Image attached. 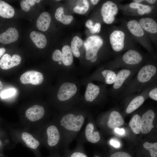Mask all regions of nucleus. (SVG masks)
<instances>
[{"instance_id":"nucleus-1","label":"nucleus","mask_w":157,"mask_h":157,"mask_svg":"<svg viewBox=\"0 0 157 157\" xmlns=\"http://www.w3.org/2000/svg\"><path fill=\"white\" fill-rule=\"evenodd\" d=\"M103 41L102 38L98 35H92L88 37L84 43L85 49V58L92 62L97 59L98 51L102 46Z\"/></svg>"},{"instance_id":"nucleus-2","label":"nucleus","mask_w":157,"mask_h":157,"mask_svg":"<svg viewBox=\"0 0 157 157\" xmlns=\"http://www.w3.org/2000/svg\"><path fill=\"white\" fill-rule=\"evenodd\" d=\"M84 121L82 115L77 116L72 114L64 116L60 121V125L66 129L72 131L78 132L81 129Z\"/></svg>"},{"instance_id":"nucleus-3","label":"nucleus","mask_w":157,"mask_h":157,"mask_svg":"<svg viewBox=\"0 0 157 157\" xmlns=\"http://www.w3.org/2000/svg\"><path fill=\"white\" fill-rule=\"evenodd\" d=\"M118 10L117 5L112 1H108L104 3L101 9V14L104 22L108 24L112 23Z\"/></svg>"},{"instance_id":"nucleus-4","label":"nucleus","mask_w":157,"mask_h":157,"mask_svg":"<svg viewBox=\"0 0 157 157\" xmlns=\"http://www.w3.org/2000/svg\"><path fill=\"white\" fill-rule=\"evenodd\" d=\"M52 59L56 61H61L66 66L71 65L73 62V56L70 47L65 45L62 49V52L58 49L55 50L52 54Z\"/></svg>"},{"instance_id":"nucleus-5","label":"nucleus","mask_w":157,"mask_h":157,"mask_svg":"<svg viewBox=\"0 0 157 157\" xmlns=\"http://www.w3.org/2000/svg\"><path fill=\"white\" fill-rule=\"evenodd\" d=\"M43 80L42 74L34 70L26 71L20 77L21 83L24 84L31 83L33 85H39L42 83Z\"/></svg>"},{"instance_id":"nucleus-6","label":"nucleus","mask_w":157,"mask_h":157,"mask_svg":"<svg viewBox=\"0 0 157 157\" xmlns=\"http://www.w3.org/2000/svg\"><path fill=\"white\" fill-rule=\"evenodd\" d=\"M76 91L77 88L74 84L65 83L60 87L57 94V98L60 101L67 100L74 96Z\"/></svg>"},{"instance_id":"nucleus-7","label":"nucleus","mask_w":157,"mask_h":157,"mask_svg":"<svg viewBox=\"0 0 157 157\" xmlns=\"http://www.w3.org/2000/svg\"><path fill=\"white\" fill-rule=\"evenodd\" d=\"M124 33L122 31L115 30L110 37V41L113 49L116 51L122 50L124 46Z\"/></svg>"},{"instance_id":"nucleus-8","label":"nucleus","mask_w":157,"mask_h":157,"mask_svg":"<svg viewBox=\"0 0 157 157\" xmlns=\"http://www.w3.org/2000/svg\"><path fill=\"white\" fill-rule=\"evenodd\" d=\"M155 117L154 112L149 110L142 115L141 118L140 130L143 134L149 133L152 128H154L153 121Z\"/></svg>"},{"instance_id":"nucleus-9","label":"nucleus","mask_w":157,"mask_h":157,"mask_svg":"<svg viewBox=\"0 0 157 157\" xmlns=\"http://www.w3.org/2000/svg\"><path fill=\"white\" fill-rule=\"evenodd\" d=\"M21 58L18 54H14L11 57L7 53L3 55L0 60V67L3 69H8L19 65Z\"/></svg>"},{"instance_id":"nucleus-10","label":"nucleus","mask_w":157,"mask_h":157,"mask_svg":"<svg viewBox=\"0 0 157 157\" xmlns=\"http://www.w3.org/2000/svg\"><path fill=\"white\" fill-rule=\"evenodd\" d=\"M157 71L154 65H148L143 67L137 75L138 81L141 83H145L149 81L155 74Z\"/></svg>"},{"instance_id":"nucleus-11","label":"nucleus","mask_w":157,"mask_h":157,"mask_svg":"<svg viewBox=\"0 0 157 157\" xmlns=\"http://www.w3.org/2000/svg\"><path fill=\"white\" fill-rule=\"evenodd\" d=\"M44 113V108L42 106L35 105L28 108L26 112V117L30 121H38L43 116Z\"/></svg>"},{"instance_id":"nucleus-12","label":"nucleus","mask_w":157,"mask_h":157,"mask_svg":"<svg viewBox=\"0 0 157 157\" xmlns=\"http://www.w3.org/2000/svg\"><path fill=\"white\" fill-rule=\"evenodd\" d=\"M19 37L17 31L15 28L11 27L0 35V42L7 44L16 41Z\"/></svg>"},{"instance_id":"nucleus-13","label":"nucleus","mask_w":157,"mask_h":157,"mask_svg":"<svg viewBox=\"0 0 157 157\" xmlns=\"http://www.w3.org/2000/svg\"><path fill=\"white\" fill-rule=\"evenodd\" d=\"M123 60L127 64L134 65L140 63L142 60V57L137 51L130 49L124 53L123 56Z\"/></svg>"},{"instance_id":"nucleus-14","label":"nucleus","mask_w":157,"mask_h":157,"mask_svg":"<svg viewBox=\"0 0 157 157\" xmlns=\"http://www.w3.org/2000/svg\"><path fill=\"white\" fill-rule=\"evenodd\" d=\"M47 143L50 146H54L58 143L60 138V134L57 127L54 125L49 126L47 129Z\"/></svg>"},{"instance_id":"nucleus-15","label":"nucleus","mask_w":157,"mask_h":157,"mask_svg":"<svg viewBox=\"0 0 157 157\" xmlns=\"http://www.w3.org/2000/svg\"><path fill=\"white\" fill-rule=\"evenodd\" d=\"M139 23L142 29L152 33L157 32V23L152 19L149 17L141 18Z\"/></svg>"},{"instance_id":"nucleus-16","label":"nucleus","mask_w":157,"mask_h":157,"mask_svg":"<svg viewBox=\"0 0 157 157\" xmlns=\"http://www.w3.org/2000/svg\"><path fill=\"white\" fill-rule=\"evenodd\" d=\"M124 123V119L120 113L117 111H114L110 115L107 125L110 129H115L122 126Z\"/></svg>"},{"instance_id":"nucleus-17","label":"nucleus","mask_w":157,"mask_h":157,"mask_svg":"<svg viewBox=\"0 0 157 157\" xmlns=\"http://www.w3.org/2000/svg\"><path fill=\"white\" fill-rule=\"evenodd\" d=\"M51 19V16L48 13L43 12L38 17L37 21L36 26L40 30L45 31L49 26Z\"/></svg>"},{"instance_id":"nucleus-18","label":"nucleus","mask_w":157,"mask_h":157,"mask_svg":"<svg viewBox=\"0 0 157 157\" xmlns=\"http://www.w3.org/2000/svg\"><path fill=\"white\" fill-rule=\"evenodd\" d=\"M85 133L87 140L90 142L95 143L100 140V136L99 132L97 131H94V126L91 123H89L86 126Z\"/></svg>"},{"instance_id":"nucleus-19","label":"nucleus","mask_w":157,"mask_h":157,"mask_svg":"<svg viewBox=\"0 0 157 157\" xmlns=\"http://www.w3.org/2000/svg\"><path fill=\"white\" fill-rule=\"evenodd\" d=\"M30 37L33 43L38 48H44L47 44V40L45 36L40 32L35 31L31 32Z\"/></svg>"},{"instance_id":"nucleus-20","label":"nucleus","mask_w":157,"mask_h":157,"mask_svg":"<svg viewBox=\"0 0 157 157\" xmlns=\"http://www.w3.org/2000/svg\"><path fill=\"white\" fill-rule=\"evenodd\" d=\"M100 92L99 87L92 83L87 86L85 93V97L87 101L92 102L97 97Z\"/></svg>"},{"instance_id":"nucleus-21","label":"nucleus","mask_w":157,"mask_h":157,"mask_svg":"<svg viewBox=\"0 0 157 157\" xmlns=\"http://www.w3.org/2000/svg\"><path fill=\"white\" fill-rule=\"evenodd\" d=\"M15 14V10L11 6L5 2L0 0V16L6 18L13 17Z\"/></svg>"},{"instance_id":"nucleus-22","label":"nucleus","mask_w":157,"mask_h":157,"mask_svg":"<svg viewBox=\"0 0 157 157\" xmlns=\"http://www.w3.org/2000/svg\"><path fill=\"white\" fill-rule=\"evenodd\" d=\"M127 27L131 33L138 37H141L144 34V31L139 22L135 20H132L127 23Z\"/></svg>"},{"instance_id":"nucleus-23","label":"nucleus","mask_w":157,"mask_h":157,"mask_svg":"<svg viewBox=\"0 0 157 157\" xmlns=\"http://www.w3.org/2000/svg\"><path fill=\"white\" fill-rule=\"evenodd\" d=\"M131 73V71L127 69L120 71L116 75V80L113 85V88L115 89L119 88L130 75Z\"/></svg>"},{"instance_id":"nucleus-24","label":"nucleus","mask_w":157,"mask_h":157,"mask_svg":"<svg viewBox=\"0 0 157 157\" xmlns=\"http://www.w3.org/2000/svg\"><path fill=\"white\" fill-rule=\"evenodd\" d=\"M55 17L58 21L65 25L70 24L73 19L72 15L64 14V8L62 7H60L57 9L55 13Z\"/></svg>"},{"instance_id":"nucleus-25","label":"nucleus","mask_w":157,"mask_h":157,"mask_svg":"<svg viewBox=\"0 0 157 157\" xmlns=\"http://www.w3.org/2000/svg\"><path fill=\"white\" fill-rule=\"evenodd\" d=\"M22 137L27 146L31 148L35 149L40 144L39 142L28 133L23 132L22 134Z\"/></svg>"},{"instance_id":"nucleus-26","label":"nucleus","mask_w":157,"mask_h":157,"mask_svg":"<svg viewBox=\"0 0 157 157\" xmlns=\"http://www.w3.org/2000/svg\"><path fill=\"white\" fill-rule=\"evenodd\" d=\"M144 98L142 96L137 97L130 102L126 110V112L129 114L137 109L144 102Z\"/></svg>"},{"instance_id":"nucleus-27","label":"nucleus","mask_w":157,"mask_h":157,"mask_svg":"<svg viewBox=\"0 0 157 157\" xmlns=\"http://www.w3.org/2000/svg\"><path fill=\"white\" fill-rule=\"evenodd\" d=\"M89 7V4L87 0H77L76 6L74 8L73 11L75 13L83 14L87 12Z\"/></svg>"},{"instance_id":"nucleus-28","label":"nucleus","mask_w":157,"mask_h":157,"mask_svg":"<svg viewBox=\"0 0 157 157\" xmlns=\"http://www.w3.org/2000/svg\"><path fill=\"white\" fill-rule=\"evenodd\" d=\"M83 42L80 38L77 36H75L71 42V49L72 53L76 57L80 56L79 49L82 45Z\"/></svg>"},{"instance_id":"nucleus-29","label":"nucleus","mask_w":157,"mask_h":157,"mask_svg":"<svg viewBox=\"0 0 157 157\" xmlns=\"http://www.w3.org/2000/svg\"><path fill=\"white\" fill-rule=\"evenodd\" d=\"M141 117L138 114H135L132 118L129 123L132 131L136 134H139L141 132Z\"/></svg>"},{"instance_id":"nucleus-30","label":"nucleus","mask_w":157,"mask_h":157,"mask_svg":"<svg viewBox=\"0 0 157 157\" xmlns=\"http://www.w3.org/2000/svg\"><path fill=\"white\" fill-rule=\"evenodd\" d=\"M130 6L133 8L138 9V13L140 15H143L144 14H149L151 11V7L149 5H143L134 2L131 3Z\"/></svg>"},{"instance_id":"nucleus-31","label":"nucleus","mask_w":157,"mask_h":157,"mask_svg":"<svg viewBox=\"0 0 157 157\" xmlns=\"http://www.w3.org/2000/svg\"><path fill=\"white\" fill-rule=\"evenodd\" d=\"M102 74L105 78L106 83L108 84L114 83L116 80V74L113 71L105 70L102 72Z\"/></svg>"},{"instance_id":"nucleus-32","label":"nucleus","mask_w":157,"mask_h":157,"mask_svg":"<svg viewBox=\"0 0 157 157\" xmlns=\"http://www.w3.org/2000/svg\"><path fill=\"white\" fill-rule=\"evenodd\" d=\"M143 146L144 148L149 151L151 157H157V142L152 143L146 142Z\"/></svg>"},{"instance_id":"nucleus-33","label":"nucleus","mask_w":157,"mask_h":157,"mask_svg":"<svg viewBox=\"0 0 157 157\" xmlns=\"http://www.w3.org/2000/svg\"><path fill=\"white\" fill-rule=\"evenodd\" d=\"M35 4L34 0H22L20 3L22 8L26 12L28 11L31 6H34Z\"/></svg>"},{"instance_id":"nucleus-34","label":"nucleus","mask_w":157,"mask_h":157,"mask_svg":"<svg viewBox=\"0 0 157 157\" xmlns=\"http://www.w3.org/2000/svg\"><path fill=\"white\" fill-rule=\"evenodd\" d=\"M15 92L16 91L15 89L10 88L2 92L0 94V96L3 99L8 98L14 95Z\"/></svg>"},{"instance_id":"nucleus-35","label":"nucleus","mask_w":157,"mask_h":157,"mask_svg":"<svg viewBox=\"0 0 157 157\" xmlns=\"http://www.w3.org/2000/svg\"><path fill=\"white\" fill-rule=\"evenodd\" d=\"M101 24L99 23H97L92 26L90 29V33L94 34L96 33H99L100 31Z\"/></svg>"},{"instance_id":"nucleus-36","label":"nucleus","mask_w":157,"mask_h":157,"mask_svg":"<svg viewBox=\"0 0 157 157\" xmlns=\"http://www.w3.org/2000/svg\"><path fill=\"white\" fill-rule=\"evenodd\" d=\"M110 157H132V156L128 153L123 151H119L113 154Z\"/></svg>"},{"instance_id":"nucleus-37","label":"nucleus","mask_w":157,"mask_h":157,"mask_svg":"<svg viewBox=\"0 0 157 157\" xmlns=\"http://www.w3.org/2000/svg\"><path fill=\"white\" fill-rule=\"evenodd\" d=\"M149 96L152 99L157 101V88H156L151 90L149 93Z\"/></svg>"},{"instance_id":"nucleus-38","label":"nucleus","mask_w":157,"mask_h":157,"mask_svg":"<svg viewBox=\"0 0 157 157\" xmlns=\"http://www.w3.org/2000/svg\"><path fill=\"white\" fill-rule=\"evenodd\" d=\"M70 157H88L84 154L80 152H75L72 154Z\"/></svg>"},{"instance_id":"nucleus-39","label":"nucleus","mask_w":157,"mask_h":157,"mask_svg":"<svg viewBox=\"0 0 157 157\" xmlns=\"http://www.w3.org/2000/svg\"><path fill=\"white\" fill-rule=\"evenodd\" d=\"M110 142L112 145L115 147H118L120 146L119 143L116 140H111Z\"/></svg>"},{"instance_id":"nucleus-40","label":"nucleus","mask_w":157,"mask_h":157,"mask_svg":"<svg viewBox=\"0 0 157 157\" xmlns=\"http://www.w3.org/2000/svg\"><path fill=\"white\" fill-rule=\"evenodd\" d=\"M114 131L116 133L120 135H123L125 132V131L124 129H119L118 128L114 129Z\"/></svg>"},{"instance_id":"nucleus-41","label":"nucleus","mask_w":157,"mask_h":157,"mask_svg":"<svg viewBox=\"0 0 157 157\" xmlns=\"http://www.w3.org/2000/svg\"><path fill=\"white\" fill-rule=\"evenodd\" d=\"M93 24V22L91 19L88 20L85 23V26L89 29L92 26Z\"/></svg>"},{"instance_id":"nucleus-42","label":"nucleus","mask_w":157,"mask_h":157,"mask_svg":"<svg viewBox=\"0 0 157 157\" xmlns=\"http://www.w3.org/2000/svg\"><path fill=\"white\" fill-rule=\"evenodd\" d=\"M5 51V49L3 48H0V58L3 55Z\"/></svg>"},{"instance_id":"nucleus-43","label":"nucleus","mask_w":157,"mask_h":157,"mask_svg":"<svg viewBox=\"0 0 157 157\" xmlns=\"http://www.w3.org/2000/svg\"><path fill=\"white\" fill-rule=\"evenodd\" d=\"M144 1L151 4H154L157 1L156 0H146Z\"/></svg>"},{"instance_id":"nucleus-44","label":"nucleus","mask_w":157,"mask_h":157,"mask_svg":"<svg viewBox=\"0 0 157 157\" xmlns=\"http://www.w3.org/2000/svg\"><path fill=\"white\" fill-rule=\"evenodd\" d=\"M90 1L94 5L97 4L99 1V0H91Z\"/></svg>"},{"instance_id":"nucleus-45","label":"nucleus","mask_w":157,"mask_h":157,"mask_svg":"<svg viewBox=\"0 0 157 157\" xmlns=\"http://www.w3.org/2000/svg\"><path fill=\"white\" fill-rule=\"evenodd\" d=\"M144 1V0H133V1H134V2H135L136 3H139Z\"/></svg>"},{"instance_id":"nucleus-46","label":"nucleus","mask_w":157,"mask_h":157,"mask_svg":"<svg viewBox=\"0 0 157 157\" xmlns=\"http://www.w3.org/2000/svg\"><path fill=\"white\" fill-rule=\"evenodd\" d=\"M3 83L0 81V91L3 88Z\"/></svg>"},{"instance_id":"nucleus-47","label":"nucleus","mask_w":157,"mask_h":157,"mask_svg":"<svg viewBox=\"0 0 157 157\" xmlns=\"http://www.w3.org/2000/svg\"><path fill=\"white\" fill-rule=\"evenodd\" d=\"M34 1L35 2H36V3H39L40 1V0H34Z\"/></svg>"},{"instance_id":"nucleus-48","label":"nucleus","mask_w":157,"mask_h":157,"mask_svg":"<svg viewBox=\"0 0 157 157\" xmlns=\"http://www.w3.org/2000/svg\"><path fill=\"white\" fill-rule=\"evenodd\" d=\"M58 63L60 65L62 63V62L61 61H59L58 62Z\"/></svg>"},{"instance_id":"nucleus-49","label":"nucleus","mask_w":157,"mask_h":157,"mask_svg":"<svg viewBox=\"0 0 157 157\" xmlns=\"http://www.w3.org/2000/svg\"><path fill=\"white\" fill-rule=\"evenodd\" d=\"M94 157H99L98 156H95Z\"/></svg>"},{"instance_id":"nucleus-50","label":"nucleus","mask_w":157,"mask_h":157,"mask_svg":"<svg viewBox=\"0 0 157 157\" xmlns=\"http://www.w3.org/2000/svg\"><path fill=\"white\" fill-rule=\"evenodd\" d=\"M56 1H60V0H56Z\"/></svg>"}]
</instances>
